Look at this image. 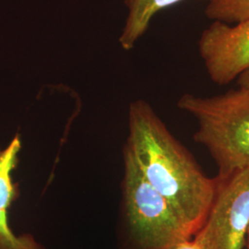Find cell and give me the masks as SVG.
<instances>
[{"label":"cell","instance_id":"277c9868","mask_svg":"<svg viewBox=\"0 0 249 249\" xmlns=\"http://www.w3.org/2000/svg\"><path fill=\"white\" fill-rule=\"evenodd\" d=\"M215 180L210 213L193 240L202 249H243L249 223V166Z\"/></svg>","mask_w":249,"mask_h":249},{"label":"cell","instance_id":"9c48e42d","mask_svg":"<svg viewBox=\"0 0 249 249\" xmlns=\"http://www.w3.org/2000/svg\"><path fill=\"white\" fill-rule=\"evenodd\" d=\"M237 81H238L239 87H244V88L249 89V69L247 71L241 74L239 78L237 79Z\"/></svg>","mask_w":249,"mask_h":249},{"label":"cell","instance_id":"30bf717a","mask_svg":"<svg viewBox=\"0 0 249 249\" xmlns=\"http://www.w3.org/2000/svg\"><path fill=\"white\" fill-rule=\"evenodd\" d=\"M202 249L197 244H196L195 241L193 239L191 240L186 241L182 244H180L179 246H178L176 249Z\"/></svg>","mask_w":249,"mask_h":249},{"label":"cell","instance_id":"6da1fadb","mask_svg":"<svg viewBox=\"0 0 249 249\" xmlns=\"http://www.w3.org/2000/svg\"><path fill=\"white\" fill-rule=\"evenodd\" d=\"M144 178L173 207L192 236L203 226L213 202L215 178H209L153 108L143 100L130 104L124 146Z\"/></svg>","mask_w":249,"mask_h":249},{"label":"cell","instance_id":"3957f363","mask_svg":"<svg viewBox=\"0 0 249 249\" xmlns=\"http://www.w3.org/2000/svg\"><path fill=\"white\" fill-rule=\"evenodd\" d=\"M123 215L132 249H174L192 234L169 202L144 178L130 151L124 149Z\"/></svg>","mask_w":249,"mask_h":249},{"label":"cell","instance_id":"8fae6325","mask_svg":"<svg viewBox=\"0 0 249 249\" xmlns=\"http://www.w3.org/2000/svg\"><path fill=\"white\" fill-rule=\"evenodd\" d=\"M246 236H248V249H249V225H248V229H247Z\"/></svg>","mask_w":249,"mask_h":249},{"label":"cell","instance_id":"7c38bea8","mask_svg":"<svg viewBox=\"0 0 249 249\" xmlns=\"http://www.w3.org/2000/svg\"><path fill=\"white\" fill-rule=\"evenodd\" d=\"M0 151H1V149H0Z\"/></svg>","mask_w":249,"mask_h":249},{"label":"cell","instance_id":"52a82bcc","mask_svg":"<svg viewBox=\"0 0 249 249\" xmlns=\"http://www.w3.org/2000/svg\"><path fill=\"white\" fill-rule=\"evenodd\" d=\"M183 0H125L128 15L119 43L124 50L132 49L148 30L151 18L161 9Z\"/></svg>","mask_w":249,"mask_h":249},{"label":"cell","instance_id":"ba28073f","mask_svg":"<svg viewBox=\"0 0 249 249\" xmlns=\"http://www.w3.org/2000/svg\"><path fill=\"white\" fill-rule=\"evenodd\" d=\"M205 14L213 20L236 23L249 18V0H210Z\"/></svg>","mask_w":249,"mask_h":249},{"label":"cell","instance_id":"7a4b0ae2","mask_svg":"<svg viewBox=\"0 0 249 249\" xmlns=\"http://www.w3.org/2000/svg\"><path fill=\"white\" fill-rule=\"evenodd\" d=\"M178 107L196 119L194 141L209 151L223 180L249 166V89L212 97L186 93Z\"/></svg>","mask_w":249,"mask_h":249},{"label":"cell","instance_id":"5b68a950","mask_svg":"<svg viewBox=\"0 0 249 249\" xmlns=\"http://www.w3.org/2000/svg\"><path fill=\"white\" fill-rule=\"evenodd\" d=\"M198 51L210 79L224 86L249 69V18L229 23L213 20L198 41Z\"/></svg>","mask_w":249,"mask_h":249},{"label":"cell","instance_id":"8992f818","mask_svg":"<svg viewBox=\"0 0 249 249\" xmlns=\"http://www.w3.org/2000/svg\"><path fill=\"white\" fill-rule=\"evenodd\" d=\"M20 150L21 140L17 134L0 151V249H45L31 234L16 235L8 223V211L18 193L12 174Z\"/></svg>","mask_w":249,"mask_h":249}]
</instances>
